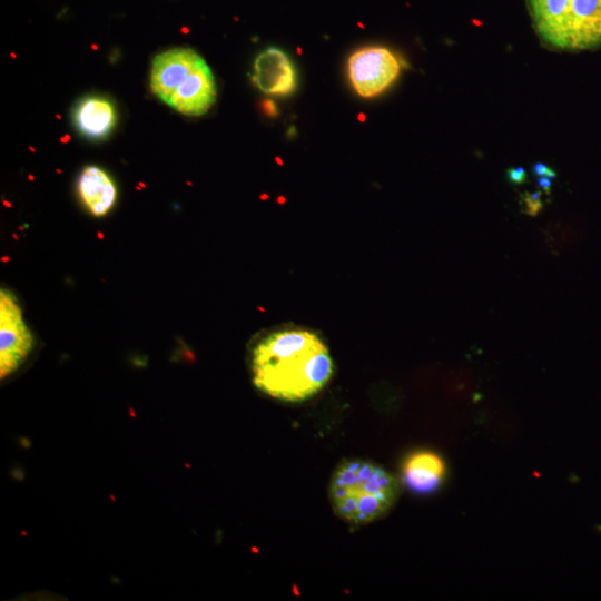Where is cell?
Segmentation results:
<instances>
[{"label": "cell", "mask_w": 601, "mask_h": 601, "mask_svg": "<svg viewBox=\"0 0 601 601\" xmlns=\"http://www.w3.org/2000/svg\"><path fill=\"white\" fill-rule=\"evenodd\" d=\"M333 361L323 341L302 328L283 329L260 339L252 352L255 386L267 395L304 401L319 392L333 375Z\"/></svg>", "instance_id": "6da1fadb"}, {"label": "cell", "mask_w": 601, "mask_h": 601, "mask_svg": "<svg viewBox=\"0 0 601 601\" xmlns=\"http://www.w3.org/2000/svg\"><path fill=\"white\" fill-rule=\"evenodd\" d=\"M400 492V481L381 465L348 459L336 466L328 496L338 518L352 525H364L384 516Z\"/></svg>", "instance_id": "7a4b0ae2"}, {"label": "cell", "mask_w": 601, "mask_h": 601, "mask_svg": "<svg viewBox=\"0 0 601 601\" xmlns=\"http://www.w3.org/2000/svg\"><path fill=\"white\" fill-rule=\"evenodd\" d=\"M536 31L551 46L585 50L601 45V0H529Z\"/></svg>", "instance_id": "3957f363"}, {"label": "cell", "mask_w": 601, "mask_h": 601, "mask_svg": "<svg viewBox=\"0 0 601 601\" xmlns=\"http://www.w3.org/2000/svg\"><path fill=\"white\" fill-rule=\"evenodd\" d=\"M33 348V336L28 327L16 295L8 289L0 293V373L1 378L13 374Z\"/></svg>", "instance_id": "277c9868"}, {"label": "cell", "mask_w": 601, "mask_h": 601, "mask_svg": "<svg viewBox=\"0 0 601 601\" xmlns=\"http://www.w3.org/2000/svg\"><path fill=\"white\" fill-rule=\"evenodd\" d=\"M398 59L386 48L368 47L348 59V75L356 92L365 98L380 95L398 77Z\"/></svg>", "instance_id": "5b68a950"}, {"label": "cell", "mask_w": 601, "mask_h": 601, "mask_svg": "<svg viewBox=\"0 0 601 601\" xmlns=\"http://www.w3.org/2000/svg\"><path fill=\"white\" fill-rule=\"evenodd\" d=\"M204 62L205 60L189 48H174L160 52L151 63V92L167 104L174 91Z\"/></svg>", "instance_id": "8992f818"}, {"label": "cell", "mask_w": 601, "mask_h": 601, "mask_svg": "<svg viewBox=\"0 0 601 601\" xmlns=\"http://www.w3.org/2000/svg\"><path fill=\"white\" fill-rule=\"evenodd\" d=\"M252 80L268 95H289L297 86L296 70L289 58L280 49L270 47L260 52L254 61Z\"/></svg>", "instance_id": "52a82bcc"}, {"label": "cell", "mask_w": 601, "mask_h": 601, "mask_svg": "<svg viewBox=\"0 0 601 601\" xmlns=\"http://www.w3.org/2000/svg\"><path fill=\"white\" fill-rule=\"evenodd\" d=\"M215 99L214 76L204 62L174 91L167 105L183 115L197 117L206 114Z\"/></svg>", "instance_id": "ba28073f"}, {"label": "cell", "mask_w": 601, "mask_h": 601, "mask_svg": "<svg viewBox=\"0 0 601 601\" xmlns=\"http://www.w3.org/2000/svg\"><path fill=\"white\" fill-rule=\"evenodd\" d=\"M76 188L85 209L97 218L106 216L118 198L114 179L106 170L95 165L86 166L80 171Z\"/></svg>", "instance_id": "9c48e42d"}, {"label": "cell", "mask_w": 601, "mask_h": 601, "mask_svg": "<svg viewBox=\"0 0 601 601\" xmlns=\"http://www.w3.org/2000/svg\"><path fill=\"white\" fill-rule=\"evenodd\" d=\"M72 120L82 136L90 139H102L115 128L117 112L108 98L90 95L76 104L72 110Z\"/></svg>", "instance_id": "30bf717a"}, {"label": "cell", "mask_w": 601, "mask_h": 601, "mask_svg": "<svg viewBox=\"0 0 601 601\" xmlns=\"http://www.w3.org/2000/svg\"><path fill=\"white\" fill-rule=\"evenodd\" d=\"M406 486L417 493L436 490L445 474L443 460L430 451H417L408 455L402 469Z\"/></svg>", "instance_id": "8fae6325"}, {"label": "cell", "mask_w": 601, "mask_h": 601, "mask_svg": "<svg viewBox=\"0 0 601 601\" xmlns=\"http://www.w3.org/2000/svg\"><path fill=\"white\" fill-rule=\"evenodd\" d=\"M541 194V191L524 193L521 196L522 209L525 214L534 216L542 209Z\"/></svg>", "instance_id": "7c38bea8"}, {"label": "cell", "mask_w": 601, "mask_h": 601, "mask_svg": "<svg viewBox=\"0 0 601 601\" xmlns=\"http://www.w3.org/2000/svg\"><path fill=\"white\" fill-rule=\"evenodd\" d=\"M508 180L515 185H521L526 181V173L522 167L509 168L506 170Z\"/></svg>", "instance_id": "4fadbf2b"}, {"label": "cell", "mask_w": 601, "mask_h": 601, "mask_svg": "<svg viewBox=\"0 0 601 601\" xmlns=\"http://www.w3.org/2000/svg\"><path fill=\"white\" fill-rule=\"evenodd\" d=\"M532 171L539 177H548V178L556 177V173L552 168H550L549 166L542 162L534 164L532 167Z\"/></svg>", "instance_id": "5bb4252c"}, {"label": "cell", "mask_w": 601, "mask_h": 601, "mask_svg": "<svg viewBox=\"0 0 601 601\" xmlns=\"http://www.w3.org/2000/svg\"><path fill=\"white\" fill-rule=\"evenodd\" d=\"M263 111L269 117H275L278 114L277 107L274 101L266 99L262 102Z\"/></svg>", "instance_id": "9a60e30c"}, {"label": "cell", "mask_w": 601, "mask_h": 601, "mask_svg": "<svg viewBox=\"0 0 601 601\" xmlns=\"http://www.w3.org/2000/svg\"><path fill=\"white\" fill-rule=\"evenodd\" d=\"M538 186L542 191L549 195L551 191L552 183L548 177H540L538 179Z\"/></svg>", "instance_id": "2e32d148"}, {"label": "cell", "mask_w": 601, "mask_h": 601, "mask_svg": "<svg viewBox=\"0 0 601 601\" xmlns=\"http://www.w3.org/2000/svg\"><path fill=\"white\" fill-rule=\"evenodd\" d=\"M358 119H359V121H365V115H364V114H359V115H358Z\"/></svg>", "instance_id": "e0dca14e"}]
</instances>
